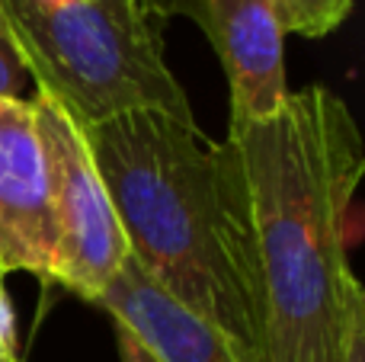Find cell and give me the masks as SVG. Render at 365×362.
Returning a JSON list of instances; mask_svg holds the SVG:
<instances>
[{
	"mask_svg": "<svg viewBox=\"0 0 365 362\" xmlns=\"http://www.w3.org/2000/svg\"><path fill=\"white\" fill-rule=\"evenodd\" d=\"M26 81V71L19 64L16 51H13L10 38H6L4 26H0V96H19Z\"/></svg>",
	"mask_w": 365,
	"mask_h": 362,
	"instance_id": "9c48e42d",
	"label": "cell"
},
{
	"mask_svg": "<svg viewBox=\"0 0 365 362\" xmlns=\"http://www.w3.org/2000/svg\"><path fill=\"white\" fill-rule=\"evenodd\" d=\"M263 289V362H340L362 282L346 212L365 173L353 113L327 87L289 90L263 119H231Z\"/></svg>",
	"mask_w": 365,
	"mask_h": 362,
	"instance_id": "6da1fadb",
	"label": "cell"
},
{
	"mask_svg": "<svg viewBox=\"0 0 365 362\" xmlns=\"http://www.w3.org/2000/svg\"><path fill=\"white\" fill-rule=\"evenodd\" d=\"M340 362H365V305L356 308L353 321H349L346 343H343Z\"/></svg>",
	"mask_w": 365,
	"mask_h": 362,
	"instance_id": "7c38bea8",
	"label": "cell"
},
{
	"mask_svg": "<svg viewBox=\"0 0 365 362\" xmlns=\"http://www.w3.org/2000/svg\"><path fill=\"white\" fill-rule=\"evenodd\" d=\"M151 19L186 16L205 32L231 87V119H263L282 106L289 83L282 29L269 0H138Z\"/></svg>",
	"mask_w": 365,
	"mask_h": 362,
	"instance_id": "5b68a950",
	"label": "cell"
},
{
	"mask_svg": "<svg viewBox=\"0 0 365 362\" xmlns=\"http://www.w3.org/2000/svg\"><path fill=\"white\" fill-rule=\"evenodd\" d=\"M272 16L279 29L295 32V36H327L334 32L353 10V0H269Z\"/></svg>",
	"mask_w": 365,
	"mask_h": 362,
	"instance_id": "ba28073f",
	"label": "cell"
},
{
	"mask_svg": "<svg viewBox=\"0 0 365 362\" xmlns=\"http://www.w3.org/2000/svg\"><path fill=\"white\" fill-rule=\"evenodd\" d=\"M81 128L128 257L253 362H263V289L234 145L212 141L199 122L160 109H132Z\"/></svg>",
	"mask_w": 365,
	"mask_h": 362,
	"instance_id": "7a4b0ae2",
	"label": "cell"
},
{
	"mask_svg": "<svg viewBox=\"0 0 365 362\" xmlns=\"http://www.w3.org/2000/svg\"><path fill=\"white\" fill-rule=\"evenodd\" d=\"M51 190L36 113L23 96H0V276L51 279Z\"/></svg>",
	"mask_w": 365,
	"mask_h": 362,
	"instance_id": "8992f818",
	"label": "cell"
},
{
	"mask_svg": "<svg viewBox=\"0 0 365 362\" xmlns=\"http://www.w3.org/2000/svg\"><path fill=\"white\" fill-rule=\"evenodd\" d=\"M29 103L48 164L51 228H55L51 282H61L64 289L96 305V299L106 292L109 282L119 276L122 263L128 260L125 234L77 115L42 90H36Z\"/></svg>",
	"mask_w": 365,
	"mask_h": 362,
	"instance_id": "277c9868",
	"label": "cell"
},
{
	"mask_svg": "<svg viewBox=\"0 0 365 362\" xmlns=\"http://www.w3.org/2000/svg\"><path fill=\"white\" fill-rule=\"evenodd\" d=\"M0 362H19L16 359V321H13V305H10V295H6L4 282H0Z\"/></svg>",
	"mask_w": 365,
	"mask_h": 362,
	"instance_id": "30bf717a",
	"label": "cell"
},
{
	"mask_svg": "<svg viewBox=\"0 0 365 362\" xmlns=\"http://www.w3.org/2000/svg\"><path fill=\"white\" fill-rule=\"evenodd\" d=\"M96 305L125 324L160 362H253L215 324L160 289L132 257L122 263L119 276Z\"/></svg>",
	"mask_w": 365,
	"mask_h": 362,
	"instance_id": "52a82bcc",
	"label": "cell"
},
{
	"mask_svg": "<svg viewBox=\"0 0 365 362\" xmlns=\"http://www.w3.org/2000/svg\"><path fill=\"white\" fill-rule=\"evenodd\" d=\"M0 26L26 77L61 100L77 122H103L132 109H160L195 122L138 0H74L64 6L0 0Z\"/></svg>",
	"mask_w": 365,
	"mask_h": 362,
	"instance_id": "3957f363",
	"label": "cell"
},
{
	"mask_svg": "<svg viewBox=\"0 0 365 362\" xmlns=\"http://www.w3.org/2000/svg\"><path fill=\"white\" fill-rule=\"evenodd\" d=\"M113 327H115V346H119V359L122 362H160L132 331H128L125 324L113 321Z\"/></svg>",
	"mask_w": 365,
	"mask_h": 362,
	"instance_id": "8fae6325",
	"label": "cell"
},
{
	"mask_svg": "<svg viewBox=\"0 0 365 362\" xmlns=\"http://www.w3.org/2000/svg\"><path fill=\"white\" fill-rule=\"evenodd\" d=\"M23 4H32V6H64V4H74V0H23Z\"/></svg>",
	"mask_w": 365,
	"mask_h": 362,
	"instance_id": "4fadbf2b",
	"label": "cell"
}]
</instances>
